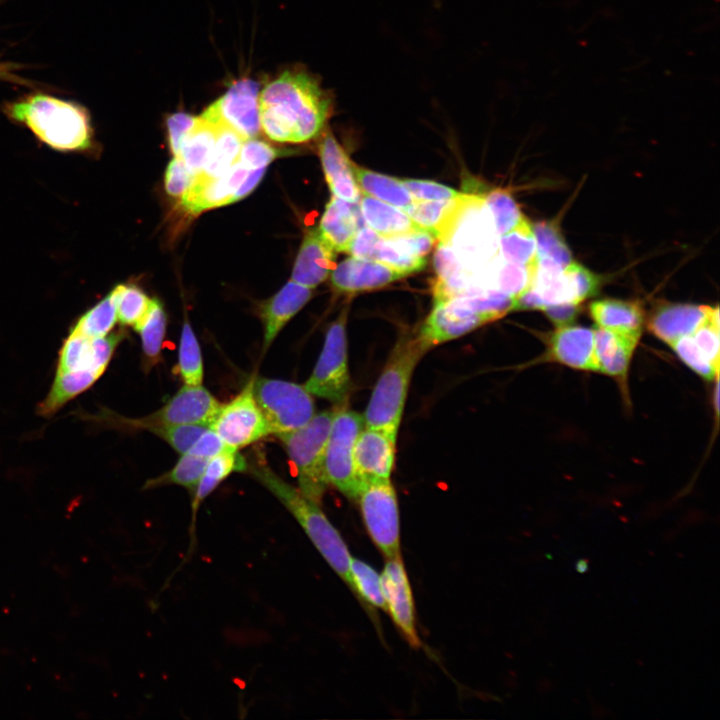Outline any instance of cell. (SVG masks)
I'll return each mask as SVG.
<instances>
[{
  "instance_id": "1",
  "label": "cell",
  "mask_w": 720,
  "mask_h": 720,
  "mask_svg": "<svg viewBox=\"0 0 720 720\" xmlns=\"http://www.w3.org/2000/svg\"><path fill=\"white\" fill-rule=\"evenodd\" d=\"M260 126L276 142L302 143L317 137L332 112L326 90L304 71H286L259 93Z\"/></svg>"
},
{
  "instance_id": "2",
  "label": "cell",
  "mask_w": 720,
  "mask_h": 720,
  "mask_svg": "<svg viewBox=\"0 0 720 720\" xmlns=\"http://www.w3.org/2000/svg\"><path fill=\"white\" fill-rule=\"evenodd\" d=\"M4 111L54 150L87 152L94 145L89 113L72 101L36 93L6 104Z\"/></svg>"
},
{
  "instance_id": "3",
  "label": "cell",
  "mask_w": 720,
  "mask_h": 720,
  "mask_svg": "<svg viewBox=\"0 0 720 720\" xmlns=\"http://www.w3.org/2000/svg\"><path fill=\"white\" fill-rule=\"evenodd\" d=\"M247 471L292 514L330 567L352 588L348 548L320 504L307 498L265 463L248 464Z\"/></svg>"
},
{
  "instance_id": "4",
  "label": "cell",
  "mask_w": 720,
  "mask_h": 720,
  "mask_svg": "<svg viewBox=\"0 0 720 720\" xmlns=\"http://www.w3.org/2000/svg\"><path fill=\"white\" fill-rule=\"evenodd\" d=\"M427 351L417 333L395 344L364 412V426L397 435L413 372Z\"/></svg>"
},
{
  "instance_id": "5",
  "label": "cell",
  "mask_w": 720,
  "mask_h": 720,
  "mask_svg": "<svg viewBox=\"0 0 720 720\" xmlns=\"http://www.w3.org/2000/svg\"><path fill=\"white\" fill-rule=\"evenodd\" d=\"M333 415L334 409L315 413L302 427L277 434L295 468L298 489L318 504L329 486L324 457Z\"/></svg>"
},
{
  "instance_id": "6",
  "label": "cell",
  "mask_w": 720,
  "mask_h": 720,
  "mask_svg": "<svg viewBox=\"0 0 720 720\" xmlns=\"http://www.w3.org/2000/svg\"><path fill=\"white\" fill-rule=\"evenodd\" d=\"M221 403L204 387L184 384L160 409L137 419H128L102 409L97 414L79 412L78 416L99 424L134 429L159 425L211 423Z\"/></svg>"
},
{
  "instance_id": "7",
  "label": "cell",
  "mask_w": 720,
  "mask_h": 720,
  "mask_svg": "<svg viewBox=\"0 0 720 720\" xmlns=\"http://www.w3.org/2000/svg\"><path fill=\"white\" fill-rule=\"evenodd\" d=\"M496 230L481 195L469 194L454 223L449 244L469 273L487 268L499 254Z\"/></svg>"
},
{
  "instance_id": "8",
  "label": "cell",
  "mask_w": 720,
  "mask_h": 720,
  "mask_svg": "<svg viewBox=\"0 0 720 720\" xmlns=\"http://www.w3.org/2000/svg\"><path fill=\"white\" fill-rule=\"evenodd\" d=\"M347 315L348 307L330 324L316 365L304 384L313 396L328 400L336 406L346 405L351 391Z\"/></svg>"
},
{
  "instance_id": "9",
  "label": "cell",
  "mask_w": 720,
  "mask_h": 720,
  "mask_svg": "<svg viewBox=\"0 0 720 720\" xmlns=\"http://www.w3.org/2000/svg\"><path fill=\"white\" fill-rule=\"evenodd\" d=\"M253 393L271 433L296 430L315 415L313 395L304 385L281 379L254 377Z\"/></svg>"
},
{
  "instance_id": "10",
  "label": "cell",
  "mask_w": 720,
  "mask_h": 720,
  "mask_svg": "<svg viewBox=\"0 0 720 720\" xmlns=\"http://www.w3.org/2000/svg\"><path fill=\"white\" fill-rule=\"evenodd\" d=\"M494 320L482 295L457 296L435 302L417 336L430 350Z\"/></svg>"
},
{
  "instance_id": "11",
  "label": "cell",
  "mask_w": 720,
  "mask_h": 720,
  "mask_svg": "<svg viewBox=\"0 0 720 720\" xmlns=\"http://www.w3.org/2000/svg\"><path fill=\"white\" fill-rule=\"evenodd\" d=\"M363 427L362 415L348 409L346 405L336 406L325 448L324 470L328 485L353 499H356L359 491L354 468V448Z\"/></svg>"
},
{
  "instance_id": "12",
  "label": "cell",
  "mask_w": 720,
  "mask_h": 720,
  "mask_svg": "<svg viewBox=\"0 0 720 720\" xmlns=\"http://www.w3.org/2000/svg\"><path fill=\"white\" fill-rule=\"evenodd\" d=\"M355 500L379 550L387 559L401 558L398 501L390 479L362 482Z\"/></svg>"
},
{
  "instance_id": "13",
  "label": "cell",
  "mask_w": 720,
  "mask_h": 720,
  "mask_svg": "<svg viewBox=\"0 0 720 720\" xmlns=\"http://www.w3.org/2000/svg\"><path fill=\"white\" fill-rule=\"evenodd\" d=\"M253 380L228 403L221 404L210 423V428L232 449L238 450L271 434L254 397Z\"/></svg>"
},
{
  "instance_id": "14",
  "label": "cell",
  "mask_w": 720,
  "mask_h": 720,
  "mask_svg": "<svg viewBox=\"0 0 720 720\" xmlns=\"http://www.w3.org/2000/svg\"><path fill=\"white\" fill-rule=\"evenodd\" d=\"M123 337L121 331L96 338L69 332L58 354L56 373L91 370L103 375Z\"/></svg>"
},
{
  "instance_id": "15",
  "label": "cell",
  "mask_w": 720,
  "mask_h": 720,
  "mask_svg": "<svg viewBox=\"0 0 720 720\" xmlns=\"http://www.w3.org/2000/svg\"><path fill=\"white\" fill-rule=\"evenodd\" d=\"M258 89L251 79L238 80L207 109L245 139L254 138L261 129Z\"/></svg>"
},
{
  "instance_id": "16",
  "label": "cell",
  "mask_w": 720,
  "mask_h": 720,
  "mask_svg": "<svg viewBox=\"0 0 720 720\" xmlns=\"http://www.w3.org/2000/svg\"><path fill=\"white\" fill-rule=\"evenodd\" d=\"M396 439V434L384 429L363 427L354 448V468L359 487L362 482L390 479Z\"/></svg>"
},
{
  "instance_id": "17",
  "label": "cell",
  "mask_w": 720,
  "mask_h": 720,
  "mask_svg": "<svg viewBox=\"0 0 720 720\" xmlns=\"http://www.w3.org/2000/svg\"><path fill=\"white\" fill-rule=\"evenodd\" d=\"M387 560L380 575L386 609L410 645L418 647L413 596L404 565L401 558Z\"/></svg>"
},
{
  "instance_id": "18",
  "label": "cell",
  "mask_w": 720,
  "mask_h": 720,
  "mask_svg": "<svg viewBox=\"0 0 720 720\" xmlns=\"http://www.w3.org/2000/svg\"><path fill=\"white\" fill-rule=\"evenodd\" d=\"M247 174V169L237 162L219 177L195 176L192 185L182 195L180 204L184 211L192 215L230 204L234 192Z\"/></svg>"
},
{
  "instance_id": "19",
  "label": "cell",
  "mask_w": 720,
  "mask_h": 720,
  "mask_svg": "<svg viewBox=\"0 0 720 720\" xmlns=\"http://www.w3.org/2000/svg\"><path fill=\"white\" fill-rule=\"evenodd\" d=\"M403 277L381 262L349 257L334 267L331 283L339 292L356 293L381 288Z\"/></svg>"
},
{
  "instance_id": "20",
  "label": "cell",
  "mask_w": 720,
  "mask_h": 720,
  "mask_svg": "<svg viewBox=\"0 0 720 720\" xmlns=\"http://www.w3.org/2000/svg\"><path fill=\"white\" fill-rule=\"evenodd\" d=\"M319 155L332 195L350 203H358L362 192L355 178L354 163L329 131L320 141Z\"/></svg>"
},
{
  "instance_id": "21",
  "label": "cell",
  "mask_w": 720,
  "mask_h": 720,
  "mask_svg": "<svg viewBox=\"0 0 720 720\" xmlns=\"http://www.w3.org/2000/svg\"><path fill=\"white\" fill-rule=\"evenodd\" d=\"M549 358L575 369L594 370V330L583 326H559L548 336Z\"/></svg>"
},
{
  "instance_id": "22",
  "label": "cell",
  "mask_w": 720,
  "mask_h": 720,
  "mask_svg": "<svg viewBox=\"0 0 720 720\" xmlns=\"http://www.w3.org/2000/svg\"><path fill=\"white\" fill-rule=\"evenodd\" d=\"M312 294V288L291 280L261 305L259 315L264 330L263 352L271 346L286 323L311 299Z\"/></svg>"
},
{
  "instance_id": "23",
  "label": "cell",
  "mask_w": 720,
  "mask_h": 720,
  "mask_svg": "<svg viewBox=\"0 0 720 720\" xmlns=\"http://www.w3.org/2000/svg\"><path fill=\"white\" fill-rule=\"evenodd\" d=\"M336 251L318 229L309 230L300 246L292 271V281L309 288L322 283L334 267Z\"/></svg>"
},
{
  "instance_id": "24",
  "label": "cell",
  "mask_w": 720,
  "mask_h": 720,
  "mask_svg": "<svg viewBox=\"0 0 720 720\" xmlns=\"http://www.w3.org/2000/svg\"><path fill=\"white\" fill-rule=\"evenodd\" d=\"M710 309L703 305L663 303L652 312L648 327L654 335L670 344L692 334L707 320Z\"/></svg>"
},
{
  "instance_id": "25",
  "label": "cell",
  "mask_w": 720,
  "mask_h": 720,
  "mask_svg": "<svg viewBox=\"0 0 720 720\" xmlns=\"http://www.w3.org/2000/svg\"><path fill=\"white\" fill-rule=\"evenodd\" d=\"M639 337L597 327L594 330L595 371L623 381Z\"/></svg>"
},
{
  "instance_id": "26",
  "label": "cell",
  "mask_w": 720,
  "mask_h": 720,
  "mask_svg": "<svg viewBox=\"0 0 720 720\" xmlns=\"http://www.w3.org/2000/svg\"><path fill=\"white\" fill-rule=\"evenodd\" d=\"M468 196L469 194L462 193L459 197L446 201L414 200L403 210L420 229L431 232L438 243L447 244L456 218Z\"/></svg>"
},
{
  "instance_id": "27",
  "label": "cell",
  "mask_w": 720,
  "mask_h": 720,
  "mask_svg": "<svg viewBox=\"0 0 720 720\" xmlns=\"http://www.w3.org/2000/svg\"><path fill=\"white\" fill-rule=\"evenodd\" d=\"M589 312L598 327L640 338L644 312L638 303L600 299L590 304Z\"/></svg>"
},
{
  "instance_id": "28",
  "label": "cell",
  "mask_w": 720,
  "mask_h": 720,
  "mask_svg": "<svg viewBox=\"0 0 720 720\" xmlns=\"http://www.w3.org/2000/svg\"><path fill=\"white\" fill-rule=\"evenodd\" d=\"M354 204L332 196L320 219L318 230L336 252H346L359 229Z\"/></svg>"
},
{
  "instance_id": "29",
  "label": "cell",
  "mask_w": 720,
  "mask_h": 720,
  "mask_svg": "<svg viewBox=\"0 0 720 720\" xmlns=\"http://www.w3.org/2000/svg\"><path fill=\"white\" fill-rule=\"evenodd\" d=\"M359 211L367 226L383 237L420 229L404 210L363 193L359 200Z\"/></svg>"
},
{
  "instance_id": "30",
  "label": "cell",
  "mask_w": 720,
  "mask_h": 720,
  "mask_svg": "<svg viewBox=\"0 0 720 720\" xmlns=\"http://www.w3.org/2000/svg\"><path fill=\"white\" fill-rule=\"evenodd\" d=\"M216 135V123L204 114L195 117L192 126L184 135L177 156L194 176L202 171L210 157Z\"/></svg>"
},
{
  "instance_id": "31",
  "label": "cell",
  "mask_w": 720,
  "mask_h": 720,
  "mask_svg": "<svg viewBox=\"0 0 720 720\" xmlns=\"http://www.w3.org/2000/svg\"><path fill=\"white\" fill-rule=\"evenodd\" d=\"M203 114L216 123L217 135L210 157L202 171L196 176L215 178L225 174L237 163L241 147L246 139L208 109Z\"/></svg>"
},
{
  "instance_id": "32",
  "label": "cell",
  "mask_w": 720,
  "mask_h": 720,
  "mask_svg": "<svg viewBox=\"0 0 720 720\" xmlns=\"http://www.w3.org/2000/svg\"><path fill=\"white\" fill-rule=\"evenodd\" d=\"M101 376L91 370L55 373L49 392L37 408L38 414L51 417L67 402L90 388Z\"/></svg>"
},
{
  "instance_id": "33",
  "label": "cell",
  "mask_w": 720,
  "mask_h": 720,
  "mask_svg": "<svg viewBox=\"0 0 720 720\" xmlns=\"http://www.w3.org/2000/svg\"><path fill=\"white\" fill-rule=\"evenodd\" d=\"M248 462L236 449L227 447L222 452L210 458L204 472L193 489L192 514L193 518L202 503L217 486L233 472L247 471Z\"/></svg>"
},
{
  "instance_id": "34",
  "label": "cell",
  "mask_w": 720,
  "mask_h": 720,
  "mask_svg": "<svg viewBox=\"0 0 720 720\" xmlns=\"http://www.w3.org/2000/svg\"><path fill=\"white\" fill-rule=\"evenodd\" d=\"M354 174L363 194L398 207L407 208L414 200L402 180L354 164Z\"/></svg>"
},
{
  "instance_id": "35",
  "label": "cell",
  "mask_w": 720,
  "mask_h": 720,
  "mask_svg": "<svg viewBox=\"0 0 720 720\" xmlns=\"http://www.w3.org/2000/svg\"><path fill=\"white\" fill-rule=\"evenodd\" d=\"M532 228L538 266L547 271L563 272L572 262V255L557 227L552 223L539 222Z\"/></svg>"
},
{
  "instance_id": "36",
  "label": "cell",
  "mask_w": 720,
  "mask_h": 720,
  "mask_svg": "<svg viewBox=\"0 0 720 720\" xmlns=\"http://www.w3.org/2000/svg\"><path fill=\"white\" fill-rule=\"evenodd\" d=\"M166 324L167 317L162 303L158 299H152L148 312L134 328L140 335L146 367L153 366L160 360Z\"/></svg>"
},
{
  "instance_id": "37",
  "label": "cell",
  "mask_w": 720,
  "mask_h": 720,
  "mask_svg": "<svg viewBox=\"0 0 720 720\" xmlns=\"http://www.w3.org/2000/svg\"><path fill=\"white\" fill-rule=\"evenodd\" d=\"M499 237V251L505 261L527 266L536 260L535 236L526 217L511 231Z\"/></svg>"
},
{
  "instance_id": "38",
  "label": "cell",
  "mask_w": 720,
  "mask_h": 720,
  "mask_svg": "<svg viewBox=\"0 0 720 720\" xmlns=\"http://www.w3.org/2000/svg\"><path fill=\"white\" fill-rule=\"evenodd\" d=\"M117 322V312L113 292H111L81 315L69 332L96 338L111 333Z\"/></svg>"
},
{
  "instance_id": "39",
  "label": "cell",
  "mask_w": 720,
  "mask_h": 720,
  "mask_svg": "<svg viewBox=\"0 0 720 720\" xmlns=\"http://www.w3.org/2000/svg\"><path fill=\"white\" fill-rule=\"evenodd\" d=\"M177 372L186 385L202 384L204 369L201 349L187 320L183 323L180 335Z\"/></svg>"
},
{
  "instance_id": "40",
  "label": "cell",
  "mask_w": 720,
  "mask_h": 720,
  "mask_svg": "<svg viewBox=\"0 0 720 720\" xmlns=\"http://www.w3.org/2000/svg\"><path fill=\"white\" fill-rule=\"evenodd\" d=\"M117 320L123 326L135 328L148 312L152 299L139 287L131 284H119L112 290Z\"/></svg>"
},
{
  "instance_id": "41",
  "label": "cell",
  "mask_w": 720,
  "mask_h": 720,
  "mask_svg": "<svg viewBox=\"0 0 720 720\" xmlns=\"http://www.w3.org/2000/svg\"><path fill=\"white\" fill-rule=\"evenodd\" d=\"M208 460L190 453L181 454L170 471L149 480L145 487L175 484L193 490L200 480Z\"/></svg>"
},
{
  "instance_id": "42",
  "label": "cell",
  "mask_w": 720,
  "mask_h": 720,
  "mask_svg": "<svg viewBox=\"0 0 720 720\" xmlns=\"http://www.w3.org/2000/svg\"><path fill=\"white\" fill-rule=\"evenodd\" d=\"M483 197L498 236L511 231L525 218L509 192L495 189Z\"/></svg>"
},
{
  "instance_id": "43",
  "label": "cell",
  "mask_w": 720,
  "mask_h": 720,
  "mask_svg": "<svg viewBox=\"0 0 720 720\" xmlns=\"http://www.w3.org/2000/svg\"><path fill=\"white\" fill-rule=\"evenodd\" d=\"M350 578L352 589L363 600L374 607L386 609L380 575L370 565L351 557Z\"/></svg>"
},
{
  "instance_id": "44",
  "label": "cell",
  "mask_w": 720,
  "mask_h": 720,
  "mask_svg": "<svg viewBox=\"0 0 720 720\" xmlns=\"http://www.w3.org/2000/svg\"><path fill=\"white\" fill-rule=\"evenodd\" d=\"M208 428H210L209 424L199 423L159 425L147 430L166 441L179 454H185Z\"/></svg>"
},
{
  "instance_id": "45",
  "label": "cell",
  "mask_w": 720,
  "mask_h": 720,
  "mask_svg": "<svg viewBox=\"0 0 720 720\" xmlns=\"http://www.w3.org/2000/svg\"><path fill=\"white\" fill-rule=\"evenodd\" d=\"M374 260L381 262L404 276L422 270L426 266L425 258L411 256L398 248L389 237H381L376 248Z\"/></svg>"
},
{
  "instance_id": "46",
  "label": "cell",
  "mask_w": 720,
  "mask_h": 720,
  "mask_svg": "<svg viewBox=\"0 0 720 720\" xmlns=\"http://www.w3.org/2000/svg\"><path fill=\"white\" fill-rule=\"evenodd\" d=\"M680 359L707 380L718 377L719 368L715 367L700 351L691 334L670 343Z\"/></svg>"
},
{
  "instance_id": "47",
  "label": "cell",
  "mask_w": 720,
  "mask_h": 720,
  "mask_svg": "<svg viewBox=\"0 0 720 720\" xmlns=\"http://www.w3.org/2000/svg\"><path fill=\"white\" fill-rule=\"evenodd\" d=\"M572 300L580 304L593 296L599 288V278L582 265L571 262L563 271Z\"/></svg>"
},
{
  "instance_id": "48",
  "label": "cell",
  "mask_w": 720,
  "mask_h": 720,
  "mask_svg": "<svg viewBox=\"0 0 720 720\" xmlns=\"http://www.w3.org/2000/svg\"><path fill=\"white\" fill-rule=\"evenodd\" d=\"M279 154V150L268 143L250 138L243 142L237 162L246 169L266 168Z\"/></svg>"
},
{
  "instance_id": "49",
  "label": "cell",
  "mask_w": 720,
  "mask_h": 720,
  "mask_svg": "<svg viewBox=\"0 0 720 720\" xmlns=\"http://www.w3.org/2000/svg\"><path fill=\"white\" fill-rule=\"evenodd\" d=\"M413 200L446 201L459 197L462 193L448 186L428 180L402 179Z\"/></svg>"
},
{
  "instance_id": "50",
  "label": "cell",
  "mask_w": 720,
  "mask_h": 720,
  "mask_svg": "<svg viewBox=\"0 0 720 720\" xmlns=\"http://www.w3.org/2000/svg\"><path fill=\"white\" fill-rule=\"evenodd\" d=\"M195 176L187 169L180 157L175 156L167 166L165 188L169 195L182 197L194 182Z\"/></svg>"
},
{
  "instance_id": "51",
  "label": "cell",
  "mask_w": 720,
  "mask_h": 720,
  "mask_svg": "<svg viewBox=\"0 0 720 720\" xmlns=\"http://www.w3.org/2000/svg\"><path fill=\"white\" fill-rule=\"evenodd\" d=\"M381 237V235L370 227H361L357 230L346 252L355 258L374 260L376 248Z\"/></svg>"
},
{
  "instance_id": "52",
  "label": "cell",
  "mask_w": 720,
  "mask_h": 720,
  "mask_svg": "<svg viewBox=\"0 0 720 720\" xmlns=\"http://www.w3.org/2000/svg\"><path fill=\"white\" fill-rule=\"evenodd\" d=\"M433 263L437 274L436 280H444L466 271L462 267L453 248L445 243H438Z\"/></svg>"
},
{
  "instance_id": "53",
  "label": "cell",
  "mask_w": 720,
  "mask_h": 720,
  "mask_svg": "<svg viewBox=\"0 0 720 720\" xmlns=\"http://www.w3.org/2000/svg\"><path fill=\"white\" fill-rule=\"evenodd\" d=\"M195 117L187 113L172 114L167 119L170 148L175 156L178 155L182 139L192 126Z\"/></svg>"
},
{
  "instance_id": "54",
  "label": "cell",
  "mask_w": 720,
  "mask_h": 720,
  "mask_svg": "<svg viewBox=\"0 0 720 720\" xmlns=\"http://www.w3.org/2000/svg\"><path fill=\"white\" fill-rule=\"evenodd\" d=\"M226 448L227 446L216 432L208 428L187 453L210 459Z\"/></svg>"
},
{
  "instance_id": "55",
  "label": "cell",
  "mask_w": 720,
  "mask_h": 720,
  "mask_svg": "<svg viewBox=\"0 0 720 720\" xmlns=\"http://www.w3.org/2000/svg\"><path fill=\"white\" fill-rule=\"evenodd\" d=\"M579 305L573 303H561L546 306L542 309L548 318L557 326L571 324L579 313Z\"/></svg>"
},
{
  "instance_id": "56",
  "label": "cell",
  "mask_w": 720,
  "mask_h": 720,
  "mask_svg": "<svg viewBox=\"0 0 720 720\" xmlns=\"http://www.w3.org/2000/svg\"><path fill=\"white\" fill-rule=\"evenodd\" d=\"M265 172V168H259V169H253L250 172H248L246 178L241 183V185L238 187V189L234 192L231 203L241 200L245 196H247L249 193L253 191V189L258 185L260 180L263 177V174Z\"/></svg>"
},
{
  "instance_id": "57",
  "label": "cell",
  "mask_w": 720,
  "mask_h": 720,
  "mask_svg": "<svg viewBox=\"0 0 720 720\" xmlns=\"http://www.w3.org/2000/svg\"><path fill=\"white\" fill-rule=\"evenodd\" d=\"M576 567L579 572H585L587 570V563L581 560L577 563Z\"/></svg>"
},
{
  "instance_id": "58",
  "label": "cell",
  "mask_w": 720,
  "mask_h": 720,
  "mask_svg": "<svg viewBox=\"0 0 720 720\" xmlns=\"http://www.w3.org/2000/svg\"><path fill=\"white\" fill-rule=\"evenodd\" d=\"M474 274H475V273H474ZM475 275H476V274H475ZM476 277H477V280L479 281V278H478V276H477V275H476ZM478 284H480V282H478ZM479 286H480V285H479ZM480 288L482 289V287H481V286H480ZM482 290H483V289H482ZM483 291H484V290H483ZM485 292H488V291H485Z\"/></svg>"
}]
</instances>
